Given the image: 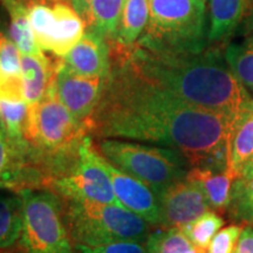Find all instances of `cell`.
<instances>
[{
    "label": "cell",
    "instance_id": "obj_20",
    "mask_svg": "<svg viewBox=\"0 0 253 253\" xmlns=\"http://www.w3.org/2000/svg\"><path fill=\"white\" fill-rule=\"evenodd\" d=\"M149 20V0H125L118 36L115 41L122 46L137 42Z\"/></svg>",
    "mask_w": 253,
    "mask_h": 253
},
{
    "label": "cell",
    "instance_id": "obj_22",
    "mask_svg": "<svg viewBox=\"0 0 253 253\" xmlns=\"http://www.w3.org/2000/svg\"><path fill=\"white\" fill-rule=\"evenodd\" d=\"M148 253H208L192 244L179 229L163 227L150 232L144 243Z\"/></svg>",
    "mask_w": 253,
    "mask_h": 253
},
{
    "label": "cell",
    "instance_id": "obj_35",
    "mask_svg": "<svg viewBox=\"0 0 253 253\" xmlns=\"http://www.w3.org/2000/svg\"><path fill=\"white\" fill-rule=\"evenodd\" d=\"M31 1H33V0H27V4H30ZM24 2H25V4H26V0H24Z\"/></svg>",
    "mask_w": 253,
    "mask_h": 253
},
{
    "label": "cell",
    "instance_id": "obj_16",
    "mask_svg": "<svg viewBox=\"0 0 253 253\" xmlns=\"http://www.w3.org/2000/svg\"><path fill=\"white\" fill-rule=\"evenodd\" d=\"M186 178L201 184L209 204L216 212L227 210L231 199V190L235 178L229 171H213L205 168H191Z\"/></svg>",
    "mask_w": 253,
    "mask_h": 253
},
{
    "label": "cell",
    "instance_id": "obj_18",
    "mask_svg": "<svg viewBox=\"0 0 253 253\" xmlns=\"http://www.w3.org/2000/svg\"><path fill=\"white\" fill-rule=\"evenodd\" d=\"M253 156V112L233 126L229 140V172L238 178Z\"/></svg>",
    "mask_w": 253,
    "mask_h": 253
},
{
    "label": "cell",
    "instance_id": "obj_5",
    "mask_svg": "<svg viewBox=\"0 0 253 253\" xmlns=\"http://www.w3.org/2000/svg\"><path fill=\"white\" fill-rule=\"evenodd\" d=\"M97 148L110 163L140 179L157 195L172 183L185 178L191 169L188 160L169 147L101 138Z\"/></svg>",
    "mask_w": 253,
    "mask_h": 253
},
{
    "label": "cell",
    "instance_id": "obj_13",
    "mask_svg": "<svg viewBox=\"0 0 253 253\" xmlns=\"http://www.w3.org/2000/svg\"><path fill=\"white\" fill-rule=\"evenodd\" d=\"M54 18L47 38L41 43V49L65 58L67 53L84 37L86 23L77 13L69 2L59 1L52 4Z\"/></svg>",
    "mask_w": 253,
    "mask_h": 253
},
{
    "label": "cell",
    "instance_id": "obj_29",
    "mask_svg": "<svg viewBox=\"0 0 253 253\" xmlns=\"http://www.w3.org/2000/svg\"><path fill=\"white\" fill-rule=\"evenodd\" d=\"M74 245L75 253H148L144 243L138 242H118L97 246Z\"/></svg>",
    "mask_w": 253,
    "mask_h": 253
},
{
    "label": "cell",
    "instance_id": "obj_2",
    "mask_svg": "<svg viewBox=\"0 0 253 253\" xmlns=\"http://www.w3.org/2000/svg\"><path fill=\"white\" fill-rule=\"evenodd\" d=\"M110 48L145 81L186 103L227 114L236 122L253 112V96L233 74L219 49L173 53L137 43H110Z\"/></svg>",
    "mask_w": 253,
    "mask_h": 253
},
{
    "label": "cell",
    "instance_id": "obj_10",
    "mask_svg": "<svg viewBox=\"0 0 253 253\" xmlns=\"http://www.w3.org/2000/svg\"><path fill=\"white\" fill-rule=\"evenodd\" d=\"M158 198L160 225L167 229L181 230L211 209L201 184L186 177L164 189Z\"/></svg>",
    "mask_w": 253,
    "mask_h": 253
},
{
    "label": "cell",
    "instance_id": "obj_14",
    "mask_svg": "<svg viewBox=\"0 0 253 253\" xmlns=\"http://www.w3.org/2000/svg\"><path fill=\"white\" fill-rule=\"evenodd\" d=\"M248 0H209V42H223L242 24Z\"/></svg>",
    "mask_w": 253,
    "mask_h": 253
},
{
    "label": "cell",
    "instance_id": "obj_1",
    "mask_svg": "<svg viewBox=\"0 0 253 253\" xmlns=\"http://www.w3.org/2000/svg\"><path fill=\"white\" fill-rule=\"evenodd\" d=\"M110 56L106 87L87 122L90 134L157 143L179 151L191 168L227 171L235 119L177 99L145 81L122 56Z\"/></svg>",
    "mask_w": 253,
    "mask_h": 253
},
{
    "label": "cell",
    "instance_id": "obj_4",
    "mask_svg": "<svg viewBox=\"0 0 253 253\" xmlns=\"http://www.w3.org/2000/svg\"><path fill=\"white\" fill-rule=\"evenodd\" d=\"M63 201V199H62ZM74 244L97 246L118 242L145 243L150 225L122 204L63 201Z\"/></svg>",
    "mask_w": 253,
    "mask_h": 253
},
{
    "label": "cell",
    "instance_id": "obj_23",
    "mask_svg": "<svg viewBox=\"0 0 253 253\" xmlns=\"http://www.w3.org/2000/svg\"><path fill=\"white\" fill-rule=\"evenodd\" d=\"M224 56L233 74L253 95V41L230 43Z\"/></svg>",
    "mask_w": 253,
    "mask_h": 253
},
{
    "label": "cell",
    "instance_id": "obj_30",
    "mask_svg": "<svg viewBox=\"0 0 253 253\" xmlns=\"http://www.w3.org/2000/svg\"><path fill=\"white\" fill-rule=\"evenodd\" d=\"M233 253H253V227L245 226L240 233L238 244Z\"/></svg>",
    "mask_w": 253,
    "mask_h": 253
},
{
    "label": "cell",
    "instance_id": "obj_11",
    "mask_svg": "<svg viewBox=\"0 0 253 253\" xmlns=\"http://www.w3.org/2000/svg\"><path fill=\"white\" fill-rule=\"evenodd\" d=\"M106 168L120 203L151 225H160L161 208L156 192L140 179L116 168L107 158Z\"/></svg>",
    "mask_w": 253,
    "mask_h": 253
},
{
    "label": "cell",
    "instance_id": "obj_9",
    "mask_svg": "<svg viewBox=\"0 0 253 253\" xmlns=\"http://www.w3.org/2000/svg\"><path fill=\"white\" fill-rule=\"evenodd\" d=\"M54 78L59 99L78 121L87 125L100 102L108 77L78 74L61 58L54 62Z\"/></svg>",
    "mask_w": 253,
    "mask_h": 253
},
{
    "label": "cell",
    "instance_id": "obj_15",
    "mask_svg": "<svg viewBox=\"0 0 253 253\" xmlns=\"http://www.w3.org/2000/svg\"><path fill=\"white\" fill-rule=\"evenodd\" d=\"M54 72V63L46 55H21V75L28 110H33L42 100Z\"/></svg>",
    "mask_w": 253,
    "mask_h": 253
},
{
    "label": "cell",
    "instance_id": "obj_12",
    "mask_svg": "<svg viewBox=\"0 0 253 253\" xmlns=\"http://www.w3.org/2000/svg\"><path fill=\"white\" fill-rule=\"evenodd\" d=\"M62 60L68 68L80 75L108 77L112 67L109 42L88 30Z\"/></svg>",
    "mask_w": 253,
    "mask_h": 253
},
{
    "label": "cell",
    "instance_id": "obj_19",
    "mask_svg": "<svg viewBox=\"0 0 253 253\" xmlns=\"http://www.w3.org/2000/svg\"><path fill=\"white\" fill-rule=\"evenodd\" d=\"M125 0H94L86 20L89 31L100 34L108 42L115 41L118 36Z\"/></svg>",
    "mask_w": 253,
    "mask_h": 253
},
{
    "label": "cell",
    "instance_id": "obj_26",
    "mask_svg": "<svg viewBox=\"0 0 253 253\" xmlns=\"http://www.w3.org/2000/svg\"><path fill=\"white\" fill-rule=\"evenodd\" d=\"M224 225V219L216 211H207V212L190 221L181 231L184 233L192 244L202 249H207L211 240L217 235L218 231Z\"/></svg>",
    "mask_w": 253,
    "mask_h": 253
},
{
    "label": "cell",
    "instance_id": "obj_17",
    "mask_svg": "<svg viewBox=\"0 0 253 253\" xmlns=\"http://www.w3.org/2000/svg\"><path fill=\"white\" fill-rule=\"evenodd\" d=\"M9 13V38L13 40L21 55L43 56L28 19L27 5L24 0H4Z\"/></svg>",
    "mask_w": 253,
    "mask_h": 253
},
{
    "label": "cell",
    "instance_id": "obj_7",
    "mask_svg": "<svg viewBox=\"0 0 253 253\" xmlns=\"http://www.w3.org/2000/svg\"><path fill=\"white\" fill-rule=\"evenodd\" d=\"M48 190L59 195L63 201L121 204L107 171L106 158L90 135L84 136L82 140L78 158L71 169L53 181Z\"/></svg>",
    "mask_w": 253,
    "mask_h": 253
},
{
    "label": "cell",
    "instance_id": "obj_6",
    "mask_svg": "<svg viewBox=\"0 0 253 253\" xmlns=\"http://www.w3.org/2000/svg\"><path fill=\"white\" fill-rule=\"evenodd\" d=\"M23 230L18 245L26 253H75L65 203L47 189L20 192Z\"/></svg>",
    "mask_w": 253,
    "mask_h": 253
},
{
    "label": "cell",
    "instance_id": "obj_34",
    "mask_svg": "<svg viewBox=\"0 0 253 253\" xmlns=\"http://www.w3.org/2000/svg\"><path fill=\"white\" fill-rule=\"evenodd\" d=\"M0 253H26L24 251L23 249L20 248V246L17 245V248H11V249H7V250H4V251H0Z\"/></svg>",
    "mask_w": 253,
    "mask_h": 253
},
{
    "label": "cell",
    "instance_id": "obj_33",
    "mask_svg": "<svg viewBox=\"0 0 253 253\" xmlns=\"http://www.w3.org/2000/svg\"><path fill=\"white\" fill-rule=\"evenodd\" d=\"M250 177H253V156L249 161L248 164H246L244 169H243L238 178H250Z\"/></svg>",
    "mask_w": 253,
    "mask_h": 253
},
{
    "label": "cell",
    "instance_id": "obj_8",
    "mask_svg": "<svg viewBox=\"0 0 253 253\" xmlns=\"http://www.w3.org/2000/svg\"><path fill=\"white\" fill-rule=\"evenodd\" d=\"M47 186L48 179L30 142L13 140L0 126V190L20 194Z\"/></svg>",
    "mask_w": 253,
    "mask_h": 253
},
{
    "label": "cell",
    "instance_id": "obj_24",
    "mask_svg": "<svg viewBox=\"0 0 253 253\" xmlns=\"http://www.w3.org/2000/svg\"><path fill=\"white\" fill-rule=\"evenodd\" d=\"M226 212L236 224H253V177L233 181Z\"/></svg>",
    "mask_w": 253,
    "mask_h": 253
},
{
    "label": "cell",
    "instance_id": "obj_32",
    "mask_svg": "<svg viewBox=\"0 0 253 253\" xmlns=\"http://www.w3.org/2000/svg\"><path fill=\"white\" fill-rule=\"evenodd\" d=\"M240 34L244 37V40L253 41V7L250 11L248 17L245 18L244 23L242 24Z\"/></svg>",
    "mask_w": 253,
    "mask_h": 253
},
{
    "label": "cell",
    "instance_id": "obj_28",
    "mask_svg": "<svg viewBox=\"0 0 253 253\" xmlns=\"http://www.w3.org/2000/svg\"><path fill=\"white\" fill-rule=\"evenodd\" d=\"M242 224H232L218 231L208 248V253H233L238 244Z\"/></svg>",
    "mask_w": 253,
    "mask_h": 253
},
{
    "label": "cell",
    "instance_id": "obj_36",
    "mask_svg": "<svg viewBox=\"0 0 253 253\" xmlns=\"http://www.w3.org/2000/svg\"><path fill=\"white\" fill-rule=\"evenodd\" d=\"M253 1V0H248V2H249V4H250V2H252Z\"/></svg>",
    "mask_w": 253,
    "mask_h": 253
},
{
    "label": "cell",
    "instance_id": "obj_25",
    "mask_svg": "<svg viewBox=\"0 0 253 253\" xmlns=\"http://www.w3.org/2000/svg\"><path fill=\"white\" fill-rule=\"evenodd\" d=\"M27 115L26 101H13L0 97V126L11 138L18 142L27 141L25 137Z\"/></svg>",
    "mask_w": 253,
    "mask_h": 253
},
{
    "label": "cell",
    "instance_id": "obj_21",
    "mask_svg": "<svg viewBox=\"0 0 253 253\" xmlns=\"http://www.w3.org/2000/svg\"><path fill=\"white\" fill-rule=\"evenodd\" d=\"M23 230V201L19 194L0 195V251L11 249Z\"/></svg>",
    "mask_w": 253,
    "mask_h": 253
},
{
    "label": "cell",
    "instance_id": "obj_27",
    "mask_svg": "<svg viewBox=\"0 0 253 253\" xmlns=\"http://www.w3.org/2000/svg\"><path fill=\"white\" fill-rule=\"evenodd\" d=\"M21 54L13 40L0 32V80L20 78Z\"/></svg>",
    "mask_w": 253,
    "mask_h": 253
},
{
    "label": "cell",
    "instance_id": "obj_31",
    "mask_svg": "<svg viewBox=\"0 0 253 253\" xmlns=\"http://www.w3.org/2000/svg\"><path fill=\"white\" fill-rule=\"evenodd\" d=\"M94 0H69L71 6L77 11V13L84 19V21L86 20L88 12H89L90 5Z\"/></svg>",
    "mask_w": 253,
    "mask_h": 253
},
{
    "label": "cell",
    "instance_id": "obj_3",
    "mask_svg": "<svg viewBox=\"0 0 253 253\" xmlns=\"http://www.w3.org/2000/svg\"><path fill=\"white\" fill-rule=\"evenodd\" d=\"M207 0H149V20L137 45L154 50L199 53L207 49Z\"/></svg>",
    "mask_w": 253,
    "mask_h": 253
}]
</instances>
